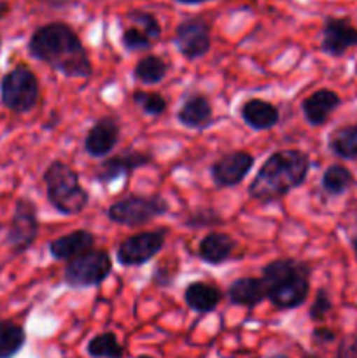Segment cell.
I'll return each instance as SVG.
<instances>
[{
  "mask_svg": "<svg viewBox=\"0 0 357 358\" xmlns=\"http://www.w3.org/2000/svg\"><path fill=\"white\" fill-rule=\"evenodd\" d=\"M28 51L66 79H90L93 76V65L79 35L62 21L37 28L28 42Z\"/></svg>",
  "mask_w": 357,
  "mask_h": 358,
  "instance_id": "cell-1",
  "label": "cell"
},
{
  "mask_svg": "<svg viewBox=\"0 0 357 358\" xmlns=\"http://www.w3.org/2000/svg\"><path fill=\"white\" fill-rule=\"evenodd\" d=\"M310 156L298 149H284L270 154L248 184V196L262 205L286 198L301 187L310 173Z\"/></svg>",
  "mask_w": 357,
  "mask_h": 358,
  "instance_id": "cell-2",
  "label": "cell"
},
{
  "mask_svg": "<svg viewBox=\"0 0 357 358\" xmlns=\"http://www.w3.org/2000/svg\"><path fill=\"white\" fill-rule=\"evenodd\" d=\"M310 264L298 259H275L261 269L266 299L276 310H296L310 294Z\"/></svg>",
  "mask_w": 357,
  "mask_h": 358,
  "instance_id": "cell-3",
  "label": "cell"
},
{
  "mask_svg": "<svg viewBox=\"0 0 357 358\" xmlns=\"http://www.w3.org/2000/svg\"><path fill=\"white\" fill-rule=\"evenodd\" d=\"M46 196L52 208L62 215H77L90 203V194L80 185L79 173L63 161H52L44 175Z\"/></svg>",
  "mask_w": 357,
  "mask_h": 358,
  "instance_id": "cell-4",
  "label": "cell"
},
{
  "mask_svg": "<svg viewBox=\"0 0 357 358\" xmlns=\"http://www.w3.org/2000/svg\"><path fill=\"white\" fill-rule=\"evenodd\" d=\"M168 213V201L160 194L136 196L130 194L118 199L107 208L111 222L128 227L146 226L150 220Z\"/></svg>",
  "mask_w": 357,
  "mask_h": 358,
  "instance_id": "cell-5",
  "label": "cell"
},
{
  "mask_svg": "<svg viewBox=\"0 0 357 358\" xmlns=\"http://www.w3.org/2000/svg\"><path fill=\"white\" fill-rule=\"evenodd\" d=\"M111 273L112 259L108 252L90 248L77 257L66 261L63 280L70 289L83 290L102 285Z\"/></svg>",
  "mask_w": 357,
  "mask_h": 358,
  "instance_id": "cell-6",
  "label": "cell"
},
{
  "mask_svg": "<svg viewBox=\"0 0 357 358\" xmlns=\"http://www.w3.org/2000/svg\"><path fill=\"white\" fill-rule=\"evenodd\" d=\"M38 80L37 76L27 66L20 65L2 79V103L9 110L24 114L30 112L38 101Z\"/></svg>",
  "mask_w": 357,
  "mask_h": 358,
  "instance_id": "cell-7",
  "label": "cell"
},
{
  "mask_svg": "<svg viewBox=\"0 0 357 358\" xmlns=\"http://www.w3.org/2000/svg\"><path fill=\"white\" fill-rule=\"evenodd\" d=\"M167 229L144 231L122 240L115 250V259L125 268H139L153 261L164 247Z\"/></svg>",
  "mask_w": 357,
  "mask_h": 358,
  "instance_id": "cell-8",
  "label": "cell"
},
{
  "mask_svg": "<svg viewBox=\"0 0 357 358\" xmlns=\"http://www.w3.org/2000/svg\"><path fill=\"white\" fill-rule=\"evenodd\" d=\"M38 234V220H37V206L28 198L18 199L14 206L13 220H10L9 234H7V243L13 248L14 254L28 250L37 240Z\"/></svg>",
  "mask_w": 357,
  "mask_h": 358,
  "instance_id": "cell-9",
  "label": "cell"
},
{
  "mask_svg": "<svg viewBox=\"0 0 357 358\" xmlns=\"http://www.w3.org/2000/svg\"><path fill=\"white\" fill-rule=\"evenodd\" d=\"M175 48L189 62L203 58L212 48L210 24L203 17L184 20L175 30Z\"/></svg>",
  "mask_w": 357,
  "mask_h": 358,
  "instance_id": "cell-10",
  "label": "cell"
},
{
  "mask_svg": "<svg viewBox=\"0 0 357 358\" xmlns=\"http://www.w3.org/2000/svg\"><path fill=\"white\" fill-rule=\"evenodd\" d=\"M254 163V156L248 154L247 150H233V152L224 154L210 164V178L219 189L234 187L240 182H244Z\"/></svg>",
  "mask_w": 357,
  "mask_h": 358,
  "instance_id": "cell-11",
  "label": "cell"
},
{
  "mask_svg": "<svg viewBox=\"0 0 357 358\" xmlns=\"http://www.w3.org/2000/svg\"><path fill=\"white\" fill-rule=\"evenodd\" d=\"M153 163V156L142 150H128L118 156L107 157L94 171L93 178L98 184H112L119 178L130 177L135 170L146 168Z\"/></svg>",
  "mask_w": 357,
  "mask_h": 358,
  "instance_id": "cell-12",
  "label": "cell"
},
{
  "mask_svg": "<svg viewBox=\"0 0 357 358\" xmlns=\"http://www.w3.org/2000/svg\"><path fill=\"white\" fill-rule=\"evenodd\" d=\"M352 48H357V28L345 17H328L322 27L321 51L340 58Z\"/></svg>",
  "mask_w": 357,
  "mask_h": 358,
  "instance_id": "cell-13",
  "label": "cell"
},
{
  "mask_svg": "<svg viewBox=\"0 0 357 358\" xmlns=\"http://www.w3.org/2000/svg\"><path fill=\"white\" fill-rule=\"evenodd\" d=\"M119 135H121V128H119L118 119L112 115H102L86 133L84 150L91 157H107L118 145Z\"/></svg>",
  "mask_w": 357,
  "mask_h": 358,
  "instance_id": "cell-14",
  "label": "cell"
},
{
  "mask_svg": "<svg viewBox=\"0 0 357 358\" xmlns=\"http://www.w3.org/2000/svg\"><path fill=\"white\" fill-rule=\"evenodd\" d=\"M342 105V98L336 91L322 87V90L315 91L310 96L304 98L301 101V112H303L304 121L310 126L317 128V126H324L332 115V112Z\"/></svg>",
  "mask_w": 357,
  "mask_h": 358,
  "instance_id": "cell-15",
  "label": "cell"
},
{
  "mask_svg": "<svg viewBox=\"0 0 357 358\" xmlns=\"http://www.w3.org/2000/svg\"><path fill=\"white\" fill-rule=\"evenodd\" d=\"M177 121L184 128L205 129L214 122L212 103L209 101V98L200 93L188 94L177 112Z\"/></svg>",
  "mask_w": 357,
  "mask_h": 358,
  "instance_id": "cell-16",
  "label": "cell"
},
{
  "mask_svg": "<svg viewBox=\"0 0 357 358\" xmlns=\"http://www.w3.org/2000/svg\"><path fill=\"white\" fill-rule=\"evenodd\" d=\"M240 115L245 124L254 131H268L275 128L280 121L279 108L261 98H252L245 101L240 107Z\"/></svg>",
  "mask_w": 357,
  "mask_h": 358,
  "instance_id": "cell-17",
  "label": "cell"
},
{
  "mask_svg": "<svg viewBox=\"0 0 357 358\" xmlns=\"http://www.w3.org/2000/svg\"><path fill=\"white\" fill-rule=\"evenodd\" d=\"M94 234L88 229H76L65 236L49 241V254L56 261H70L94 245Z\"/></svg>",
  "mask_w": 357,
  "mask_h": 358,
  "instance_id": "cell-18",
  "label": "cell"
},
{
  "mask_svg": "<svg viewBox=\"0 0 357 358\" xmlns=\"http://www.w3.org/2000/svg\"><path fill=\"white\" fill-rule=\"evenodd\" d=\"M237 241L226 233H209L198 245V257L210 266H220L233 255Z\"/></svg>",
  "mask_w": 357,
  "mask_h": 358,
  "instance_id": "cell-19",
  "label": "cell"
},
{
  "mask_svg": "<svg viewBox=\"0 0 357 358\" xmlns=\"http://www.w3.org/2000/svg\"><path fill=\"white\" fill-rule=\"evenodd\" d=\"M227 299L234 306L255 308L266 299V287L261 278L244 276L227 287Z\"/></svg>",
  "mask_w": 357,
  "mask_h": 358,
  "instance_id": "cell-20",
  "label": "cell"
},
{
  "mask_svg": "<svg viewBox=\"0 0 357 358\" xmlns=\"http://www.w3.org/2000/svg\"><path fill=\"white\" fill-rule=\"evenodd\" d=\"M220 299H223L220 290L205 282H192L184 290V301L189 310L200 315L212 313L214 310H217Z\"/></svg>",
  "mask_w": 357,
  "mask_h": 358,
  "instance_id": "cell-21",
  "label": "cell"
},
{
  "mask_svg": "<svg viewBox=\"0 0 357 358\" xmlns=\"http://www.w3.org/2000/svg\"><path fill=\"white\" fill-rule=\"evenodd\" d=\"M328 147L340 159H357V124L340 126L329 135Z\"/></svg>",
  "mask_w": 357,
  "mask_h": 358,
  "instance_id": "cell-22",
  "label": "cell"
},
{
  "mask_svg": "<svg viewBox=\"0 0 357 358\" xmlns=\"http://www.w3.org/2000/svg\"><path fill=\"white\" fill-rule=\"evenodd\" d=\"M354 185H356V177L343 164H331L321 178L322 191L328 196H332V198L345 194Z\"/></svg>",
  "mask_w": 357,
  "mask_h": 358,
  "instance_id": "cell-23",
  "label": "cell"
},
{
  "mask_svg": "<svg viewBox=\"0 0 357 358\" xmlns=\"http://www.w3.org/2000/svg\"><path fill=\"white\" fill-rule=\"evenodd\" d=\"M168 65L160 56H144L133 69V79L142 84H158L167 77Z\"/></svg>",
  "mask_w": 357,
  "mask_h": 358,
  "instance_id": "cell-24",
  "label": "cell"
},
{
  "mask_svg": "<svg viewBox=\"0 0 357 358\" xmlns=\"http://www.w3.org/2000/svg\"><path fill=\"white\" fill-rule=\"evenodd\" d=\"M23 327L9 320H0V358H13L24 345Z\"/></svg>",
  "mask_w": 357,
  "mask_h": 358,
  "instance_id": "cell-25",
  "label": "cell"
},
{
  "mask_svg": "<svg viewBox=\"0 0 357 358\" xmlns=\"http://www.w3.org/2000/svg\"><path fill=\"white\" fill-rule=\"evenodd\" d=\"M88 355L93 358H122L125 350L119 345L114 332L98 334L88 343Z\"/></svg>",
  "mask_w": 357,
  "mask_h": 358,
  "instance_id": "cell-26",
  "label": "cell"
},
{
  "mask_svg": "<svg viewBox=\"0 0 357 358\" xmlns=\"http://www.w3.org/2000/svg\"><path fill=\"white\" fill-rule=\"evenodd\" d=\"M133 103L150 117H160L168 108V101L160 93H147V91H135L133 93Z\"/></svg>",
  "mask_w": 357,
  "mask_h": 358,
  "instance_id": "cell-27",
  "label": "cell"
},
{
  "mask_svg": "<svg viewBox=\"0 0 357 358\" xmlns=\"http://www.w3.org/2000/svg\"><path fill=\"white\" fill-rule=\"evenodd\" d=\"M223 222L220 213H217L214 208H200L184 220V226L191 227V229H203V227L219 226Z\"/></svg>",
  "mask_w": 357,
  "mask_h": 358,
  "instance_id": "cell-28",
  "label": "cell"
},
{
  "mask_svg": "<svg viewBox=\"0 0 357 358\" xmlns=\"http://www.w3.org/2000/svg\"><path fill=\"white\" fill-rule=\"evenodd\" d=\"M121 44L128 52H135V51L139 52V51H147V49H150L153 42H150V38L147 37L140 28L132 27V28H126V30L122 31Z\"/></svg>",
  "mask_w": 357,
  "mask_h": 358,
  "instance_id": "cell-29",
  "label": "cell"
},
{
  "mask_svg": "<svg viewBox=\"0 0 357 358\" xmlns=\"http://www.w3.org/2000/svg\"><path fill=\"white\" fill-rule=\"evenodd\" d=\"M128 17L133 21V24H136V28H140V30L150 38V41L160 38L161 24L154 14L144 13V10H133V13L128 14Z\"/></svg>",
  "mask_w": 357,
  "mask_h": 358,
  "instance_id": "cell-30",
  "label": "cell"
},
{
  "mask_svg": "<svg viewBox=\"0 0 357 358\" xmlns=\"http://www.w3.org/2000/svg\"><path fill=\"white\" fill-rule=\"evenodd\" d=\"M332 308V301L329 297V292L326 289H321L315 296L314 303H312L310 311H308V317L312 318L314 322H322L326 318V315L331 311Z\"/></svg>",
  "mask_w": 357,
  "mask_h": 358,
  "instance_id": "cell-31",
  "label": "cell"
},
{
  "mask_svg": "<svg viewBox=\"0 0 357 358\" xmlns=\"http://www.w3.org/2000/svg\"><path fill=\"white\" fill-rule=\"evenodd\" d=\"M338 358H357V334H350L342 339L338 348Z\"/></svg>",
  "mask_w": 357,
  "mask_h": 358,
  "instance_id": "cell-32",
  "label": "cell"
},
{
  "mask_svg": "<svg viewBox=\"0 0 357 358\" xmlns=\"http://www.w3.org/2000/svg\"><path fill=\"white\" fill-rule=\"evenodd\" d=\"M314 339L318 343H332L335 341V332L331 329L318 327L314 331Z\"/></svg>",
  "mask_w": 357,
  "mask_h": 358,
  "instance_id": "cell-33",
  "label": "cell"
},
{
  "mask_svg": "<svg viewBox=\"0 0 357 358\" xmlns=\"http://www.w3.org/2000/svg\"><path fill=\"white\" fill-rule=\"evenodd\" d=\"M178 3H188V6H192V3H202V2H209V0H177Z\"/></svg>",
  "mask_w": 357,
  "mask_h": 358,
  "instance_id": "cell-34",
  "label": "cell"
},
{
  "mask_svg": "<svg viewBox=\"0 0 357 358\" xmlns=\"http://www.w3.org/2000/svg\"><path fill=\"white\" fill-rule=\"evenodd\" d=\"M352 248H354V254H356V259H357V236L352 238Z\"/></svg>",
  "mask_w": 357,
  "mask_h": 358,
  "instance_id": "cell-35",
  "label": "cell"
},
{
  "mask_svg": "<svg viewBox=\"0 0 357 358\" xmlns=\"http://www.w3.org/2000/svg\"><path fill=\"white\" fill-rule=\"evenodd\" d=\"M268 358H289V357H286V355H272V357H268Z\"/></svg>",
  "mask_w": 357,
  "mask_h": 358,
  "instance_id": "cell-36",
  "label": "cell"
},
{
  "mask_svg": "<svg viewBox=\"0 0 357 358\" xmlns=\"http://www.w3.org/2000/svg\"><path fill=\"white\" fill-rule=\"evenodd\" d=\"M303 358H318L317 355H304Z\"/></svg>",
  "mask_w": 357,
  "mask_h": 358,
  "instance_id": "cell-37",
  "label": "cell"
},
{
  "mask_svg": "<svg viewBox=\"0 0 357 358\" xmlns=\"http://www.w3.org/2000/svg\"><path fill=\"white\" fill-rule=\"evenodd\" d=\"M139 358H153V357H147V355H142V357H139Z\"/></svg>",
  "mask_w": 357,
  "mask_h": 358,
  "instance_id": "cell-38",
  "label": "cell"
}]
</instances>
